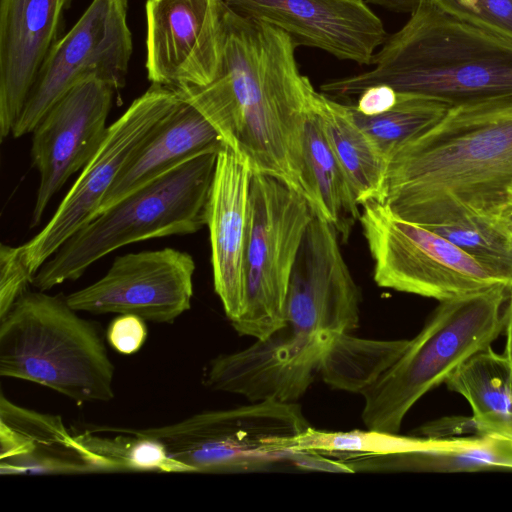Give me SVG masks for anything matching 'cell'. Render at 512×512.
I'll return each instance as SVG.
<instances>
[{
    "instance_id": "27",
    "label": "cell",
    "mask_w": 512,
    "mask_h": 512,
    "mask_svg": "<svg viewBox=\"0 0 512 512\" xmlns=\"http://www.w3.org/2000/svg\"><path fill=\"white\" fill-rule=\"evenodd\" d=\"M444 383L468 402L477 435L512 411L509 364L491 346L462 362Z\"/></svg>"
},
{
    "instance_id": "25",
    "label": "cell",
    "mask_w": 512,
    "mask_h": 512,
    "mask_svg": "<svg viewBox=\"0 0 512 512\" xmlns=\"http://www.w3.org/2000/svg\"><path fill=\"white\" fill-rule=\"evenodd\" d=\"M407 344V339L377 340L339 333L326 350L319 373L334 389L362 394L396 362Z\"/></svg>"
},
{
    "instance_id": "32",
    "label": "cell",
    "mask_w": 512,
    "mask_h": 512,
    "mask_svg": "<svg viewBox=\"0 0 512 512\" xmlns=\"http://www.w3.org/2000/svg\"><path fill=\"white\" fill-rule=\"evenodd\" d=\"M33 274L27 267L21 246H0V318L27 292Z\"/></svg>"
},
{
    "instance_id": "21",
    "label": "cell",
    "mask_w": 512,
    "mask_h": 512,
    "mask_svg": "<svg viewBox=\"0 0 512 512\" xmlns=\"http://www.w3.org/2000/svg\"><path fill=\"white\" fill-rule=\"evenodd\" d=\"M181 96V95H180ZM227 147L211 118L195 103L181 101L133 154L106 193L97 214L176 165Z\"/></svg>"
},
{
    "instance_id": "12",
    "label": "cell",
    "mask_w": 512,
    "mask_h": 512,
    "mask_svg": "<svg viewBox=\"0 0 512 512\" xmlns=\"http://www.w3.org/2000/svg\"><path fill=\"white\" fill-rule=\"evenodd\" d=\"M193 257L174 248L117 256L103 277L66 296L76 311L172 323L191 307Z\"/></svg>"
},
{
    "instance_id": "3",
    "label": "cell",
    "mask_w": 512,
    "mask_h": 512,
    "mask_svg": "<svg viewBox=\"0 0 512 512\" xmlns=\"http://www.w3.org/2000/svg\"><path fill=\"white\" fill-rule=\"evenodd\" d=\"M371 65L366 72L323 83L321 92L351 97L385 84L451 106L512 94V40L436 0H420L406 24L388 35Z\"/></svg>"
},
{
    "instance_id": "14",
    "label": "cell",
    "mask_w": 512,
    "mask_h": 512,
    "mask_svg": "<svg viewBox=\"0 0 512 512\" xmlns=\"http://www.w3.org/2000/svg\"><path fill=\"white\" fill-rule=\"evenodd\" d=\"M336 229L313 215L291 273L285 323L305 335L351 333L359 325L360 294Z\"/></svg>"
},
{
    "instance_id": "8",
    "label": "cell",
    "mask_w": 512,
    "mask_h": 512,
    "mask_svg": "<svg viewBox=\"0 0 512 512\" xmlns=\"http://www.w3.org/2000/svg\"><path fill=\"white\" fill-rule=\"evenodd\" d=\"M313 215L307 199L283 181L253 174L244 306L239 318L231 323L239 334L264 339L286 325L289 281Z\"/></svg>"
},
{
    "instance_id": "23",
    "label": "cell",
    "mask_w": 512,
    "mask_h": 512,
    "mask_svg": "<svg viewBox=\"0 0 512 512\" xmlns=\"http://www.w3.org/2000/svg\"><path fill=\"white\" fill-rule=\"evenodd\" d=\"M355 472H477L512 469V441L480 435L477 443L456 450L361 455L343 459Z\"/></svg>"
},
{
    "instance_id": "19",
    "label": "cell",
    "mask_w": 512,
    "mask_h": 512,
    "mask_svg": "<svg viewBox=\"0 0 512 512\" xmlns=\"http://www.w3.org/2000/svg\"><path fill=\"white\" fill-rule=\"evenodd\" d=\"M253 172L229 147L217 156L207 205L214 290L231 323L242 313L248 205Z\"/></svg>"
},
{
    "instance_id": "11",
    "label": "cell",
    "mask_w": 512,
    "mask_h": 512,
    "mask_svg": "<svg viewBox=\"0 0 512 512\" xmlns=\"http://www.w3.org/2000/svg\"><path fill=\"white\" fill-rule=\"evenodd\" d=\"M127 0H92L50 51L41 66L11 135L31 133L46 112L70 89L90 78L125 86L132 55Z\"/></svg>"
},
{
    "instance_id": "31",
    "label": "cell",
    "mask_w": 512,
    "mask_h": 512,
    "mask_svg": "<svg viewBox=\"0 0 512 512\" xmlns=\"http://www.w3.org/2000/svg\"><path fill=\"white\" fill-rule=\"evenodd\" d=\"M452 12L512 40V0H436Z\"/></svg>"
},
{
    "instance_id": "1",
    "label": "cell",
    "mask_w": 512,
    "mask_h": 512,
    "mask_svg": "<svg viewBox=\"0 0 512 512\" xmlns=\"http://www.w3.org/2000/svg\"><path fill=\"white\" fill-rule=\"evenodd\" d=\"M297 47L281 29L243 16L220 0L215 76L205 86L176 91L211 118L226 146L253 174L283 181L321 216L303 140L318 92L299 70Z\"/></svg>"
},
{
    "instance_id": "5",
    "label": "cell",
    "mask_w": 512,
    "mask_h": 512,
    "mask_svg": "<svg viewBox=\"0 0 512 512\" xmlns=\"http://www.w3.org/2000/svg\"><path fill=\"white\" fill-rule=\"evenodd\" d=\"M66 296L27 291L0 318V375L48 387L77 405L114 398V365L94 322Z\"/></svg>"
},
{
    "instance_id": "24",
    "label": "cell",
    "mask_w": 512,
    "mask_h": 512,
    "mask_svg": "<svg viewBox=\"0 0 512 512\" xmlns=\"http://www.w3.org/2000/svg\"><path fill=\"white\" fill-rule=\"evenodd\" d=\"M317 96V95H316ZM304 153L321 218L346 242L360 220L361 210L351 183L336 158L314 107L304 125Z\"/></svg>"
},
{
    "instance_id": "38",
    "label": "cell",
    "mask_w": 512,
    "mask_h": 512,
    "mask_svg": "<svg viewBox=\"0 0 512 512\" xmlns=\"http://www.w3.org/2000/svg\"><path fill=\"white\" fill-rule=\"evenodd\" d=\"M419 1L420 0H366V3L378 5L395 12L411 14L416 9Z\"/></svg>"
},
{
    "instance_id": "15",
    "label": "cell",
    "mask_w": 512,
    "mask_h": 512,
    "mask_svg": "<svg viewBox=\"0 0 512 512\" xmlns=\"http://www.w3.org/2000/svg\"><path fill=\"white\" fill-rule=\"evenodd\" d=\"M336 335H305L285 325L245 349L212 359L203 382L212 390L237 394L250 402L297 403L319 372Z\"/></svg>"
},
{
    "instance_id": "20",
    "label": "cell",
    "mask_w": 512,
    "mask_h": 512,
    "mask_svg": "<svg viewBox=\"0 0 512 512\" xmlns=\"http://www.w3.org/2000/svg\"><path fill=\"white\" fill-rule=\"evenodd\" d=\"M0 472L78 474L99 472L92 455L58 415L39 413L0 396Z\"/></svg>"
},
{
    "instance_id": "37",
    "label": "cell",
    "mask_w": 512,
    "mask_h": 512,
    "mask_svg": "<svg viewBox=\"0 0 512 512\" xmlns=\"http://www.w3.org/2000/svg\"><path fill=\"white\" fill-rule=\"evenodd\" d=\"M478 435L499 436L512 441V411L503 418L482 428Z\"/></svg>"
},
{
    "instance_id": "2",
    "label": "cell",
    "mask_w": 512,
    "mask_h": 512,
    "mask_svg": "<svg viewBox=\"0 0 512 512\" xmlns=\"http://www.w3.org/2000/svg\"><path fill=\"white\" fill-rule=\"evenodd\" d=\"M512 182V94L451 106L388 157L385 201L421 226L489 212Z\"/></svg>"
},
{
    "instance_id": "33",
    "label": "cell",
    "mask_w": 512,
    "mask_h": 512,
    "mask_svg": "<svg viewBox=\"0 0 512 512\" xmlns=\"http://www.w3.org/2000/svg\"><path fill=\"white\" fill-rule=\"evenodd\" d=\"M145 321L135 314H119L108 326V343L121 354L136 353L147 338Z\"/></svg>"
},
{
    "instance_id": "16",
    "label": "cell",
    "mask_w": 512,
    "mask_h": 512,
    "mask_svg": "<svg viewBox=\"0 0 512 512\" xmlns=\"http://www.w3.org/2000/svg\"><path fill=\"white\" fill-rule=\"evenodd\" d=\"M237 13L287 33L298 46L371 65L388 37L364 0H223Z\"/></svg>"
},
{
    "instance_id": "36",
    "label": "cell",
    "mask_w": 512,
    "mask_h": 512,
    "mask_svg": "<svg viewBox=\"0 0 512 512\" xmlns=\"http://www.w3.org/2000/svg\"><path fill=\"white\" fill-rule=\"evenodd\" d=\"M507 306L504 312V330L506 334V347L504 355L510 369V387L512 393V287L508 291Z\"/></svg>"
},
{
    "instance_id": "35",
    "label": "cell",
    "mask_w": 512,
    "mask_h": 512,
    "mask_svg": "<svg viewBox=\"0 0 512 512\" xmlns=\"http://www.w3.org/2000/svg\"><path fill=\"white\" fill-rule=\"evenodd\" d=\"M489 212L494 214L501 224L512 234V182L507 185L500 202Z\"/></svg>"
},
{
    "instance_id": "22",
    "label": "cell",
    "mask_w": 512,
    "mask_h": 512,
    "mask_svg": "<svg viewBox=\"0 0 512 512\" xmlns=\"http://www.w3.org/2000/svg\"><path fill=\"white\" fill-rule=\"evenodd\" d=\"M315 108L327 140L347 175L360 206L384 203L388 159L354 121L347 104L318 92Z\"/></svg>"
},
{
    "instance_id": "7",
    "label": "cell",
    "mask_w": 512,
    "mask_h": 512,
    "mask_svg": "<svg viewBox=\"0 0 512 512\" xmlns=\"http://www.w3.org/2000/svg\"><path fill=\"white\" fill-rule=\"evenodd\" d=\"M309 427L297 403L261 401L139 431L162 442L189 472L245 473L289 462L296 438Z\"/></svg>"
},
{
    "instance_id": "6",
    "label": "cell",
    "mask_w": 512,
    "mask_h": 512,
    "mask_svg": "<svg viewBox=\"0 0 512 512\" xmlns=\"http://www.w3.org/2000/svg\"><path fill=\"white\" fill-rule=\"evenodd\" d=\"M506 287L445 301L435 308L396 362L361 395L367 429L398 433L414 404L444 383L466 359L494 342L504 329Z\"/></svg>"
},
{
    "instance_id": "29",
    "label": "cell",
    "mask_w": 512,
    "mask_h": 512,
    "mask_svg": "<svg viewBox=\"0 0 512 512\" xmlns=\"http://www.w3.org/2000/svg\"><path fill=\"white\" fill-rule=\"evenodd\" d=\"M397 93L396 104L378 115H363L354 105L347 104L354 121L387 159L400 145L438 122L451 107L447 102L435 98Z\"/></svg>"
},
{
    "instance_id": "9",
    "label": "cell",
    "mask_w": 512,
    "mask_h": 512,
    "mask_svg": "<svg viewBox=\"0 0 512 512\" xmlns=\"http://www.w3.org/2000/svg\"><path fill=\"white\" fill-rule=\"evenodd\" d=\"M359 222L379 287L445 301L512 286L444 237L399 217L385 203H364Z\"/></svg>"
},
{
    "instance_id": "26",
    "label": "cell",
    "mask_w": 512,
    "mask_h": 512,
    "mask_svg": "<svg viewBox=\"0 0 512 512\" xmlns=\"http://www.w3.org/2000/svg\"><path fill=\"white\" fill-rule=\"evenodd\" d=\"M480 435L431 438L372 429L323 431L309 427L294 443L295 451L318 452L337 459L361 455H391L416 451L456 450L478 442Z\"/></svg>"
},
{
    "instance_id": "4",
    "label": "cell",
    "mask_w": 512,
    "mask_h": 512,
    "mask_svg": "<svg viewBox=\"0 0 512 512\" xmlns=\"http://www.w3.org/2000/svg\"><path fill=\"white\" fill-rule=\"evenodd\" d=\"M218 153L198 154L96 214L40 267L32 285L47 291L80 278L93 263L126 245L201 230Z\"/></svg>"
},
{
    "instance_id": "28",
    "label": "cell",
    "mask_w": 512,
    "mask_h": 512,
    "mask_svg": "<svg viewBox=\"0 0 512 512\" xmlns=\"http://www.w3.org/2000/svg\"><path fill=\"white\" fill-rule=\"evenodd\" d=\"M120 435L102 437L94 431L76 433L77 440L92 455L99 472L153 471L189 473L175 461L159 440L138 429L118 428Z\"/></svg>"
},
{
    "instance_id": "17",
    "label": "cell",
    "mask_w": 512,
    "mask_h": 512,
    "mask_svg": "<svg viewBox=\"0 0 512 512\" xmlns=\"http://www.w3.org/2000/svg\"><path fill=\"white\" fill-rule=\"evenodd\" d=\"M220 0H147L146 70L152 85L205 86L216 73Z\"/></svg>"
},
{
    "instance_id": "30",
    "label": "cell",
    "mask_w": 512,
    "mask_h": 512,
    "mask_svg": "<svg viewBox=\"0 0 512 512\" xmlns=\"http://www.w3.org/2000/svg\"><path fill=\"white\" fill-rule=\"evenodd\" d=\"M423 227L444 237L512 285V234L491 212H469Z\"/></svg>"
},
{
    "instance_id": "34",
    "label": "cell",
    "mask_w": 512,
    "mask_h": 512,
    "mask_svg": "<svg viewBox=\"0 0 512 512\" xmlns=\"http://www.w3.org/2000/svg\"><path fill=\"white\" fill-rule=\"evenodd\" d=\"M398 93L390 86L378 84L364 89L359 95L355 109L363 115L373 116L391 109L397 102Z\"/></svg>"
},
{
    "instance_id": "10",
    "label": "cell",
    "mask_w": 512,
    "mask_h": 512,
    "mask_svg": "<svg viewBox=\"0 0 512 512\" xmlns=\"http://www.w3.org/2000/svg\"><path fill=\"white\" fill-rule=\"evenodd\" d=\"M181 101L171 88L151 85L109 125L101 145L81 170L48 223L20 245L30 272L40 267L99 211L127 162Z\"/></svg>"
},
{
    "instance_id": "13",
    "label": "cell",
    "mask_w": 512,
    "mask_h": 512,
    "mask_svg": "<svg viewBox=\"0 0 512 512\" xmlns=\"http://www.w3.org/2000/svg\"><path fill=\"white\" fill-rule=\"evenodd\" d=\"M115 91L110 84L90 77L62 96L31 131L30 156L39 173L31 227L41 222L53 196L101 145Z\"/></svg>"
},
{
    "instance_id": "18",
    "label": "cell",
    "mask_w": 512,
    "mask_h": 512,
    "mask_svg": "<svg viewBox=\"0 0 512 512\" xmlns=\"http://www.w3.org/2000/svg\"><path fill=\"white\" fill-rule=\"evenodd\" d=\"M72 0H0V137L12 133Z\"/></svg>"
}]
</instances>
